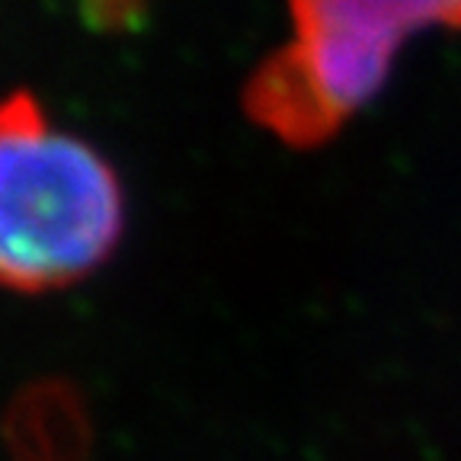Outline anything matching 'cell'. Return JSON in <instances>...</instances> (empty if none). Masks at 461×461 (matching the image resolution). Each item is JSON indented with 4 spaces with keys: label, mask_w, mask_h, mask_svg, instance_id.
<instances>
[{
    "label": "cell",
    "mask_w": 461,
    "mask_h": 461,
    "mask_svg": "<svg viewBox=\"0 0 461 461\" xmlns=\"http://www.w3.org/2000/svg\"><path fill=\"white\" fill-rule=\"evenodd\" d=\"M125 195L94 144L55 129L29 90L0 100V285L51 292L106 263Z\"/></svg>",
    "instance_id": "6da1fadb"
},
{
    "label": "cell",
    "mask_w": 461,
    "mask_h": 461,
    "mask_svg": "<svg viewBox=\"0 0 461 461\" xmlns=\"http://www.w3.org/2000/svg\"><path fill=\"white\" fill-rule=\"evenodd\" d=\"M292 36L247 80L244 109L288 148L333 141L426 29L461 32V0H288Z\"/></svg>",
    "instance_id": "7a4b0ae2"
}]
</instances>
